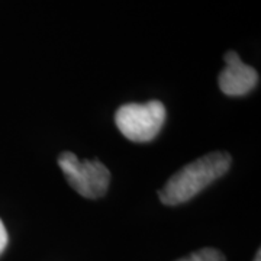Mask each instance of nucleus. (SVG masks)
<instances>
[{"label":"nucleus","instance_id":"39448f33","mask_svg":"<svg viewBox=\"0 0 261 261\" xmlns=\"http://www.w3.org/2000/svg\"><path fill=\"white\" fill-rule=\"evenodd\" d=\"M177 261H225V255L216 248L206 247V248L189 254L186 257H181Z\"/></svg>","mask_w":261,"mask_h":261},{"label":"nucleus","instance_id":"7ed1b4c3","mask_svg":"<svg viewBox=\"0 0 261 261\" xmlns=\"http://www.w3.org/2000/svg\"><path fill=\"white\" fill-rule=\"evenodd\" d=\"M58 166L65 180L75 192L87 199L102 197L111 183V171L99 160H80L75 154L64 151L58 157Z\"/></svg>","mask_w":261,"mask_h":261},{"label":"nucleus","instance_id":"f03ea898","mask_svg":"<svg viewBox=\"0 0 261 261\" xmlns=\"http://www.w3.org/2000/svg\"><path fill=\"white\" fill-rule=\"evenodd\" d=\"M166 122V108L159 100L126 103L115 113V123L132 142H148L160 134Z\"/></svg>","mask_w":261,"mask_h":261},{"label":"nucleus","instance_id":"20e7f679","mask_svg":"<svg viewBox=\"0 0 261 261\" xmlns=\"http://www.w3.org/2000/svg\"><path fill=\"white\" fill-rule=\"evenodd\" d=\"M219 89L226 96H244L258 84V73L251 65L241 61L235 51L225 54V68L218 77Z\"/></svg>","mask_w":261,"mask_h":261},{"label":"nucleus","instance_id":"423d86ee","mask_svg":"<svg viewBox=\"0 0 261 261\" xmlns=\"http://www.w3.org/2000/svg\"><path fill=\"white\" fill-rule=\"evenodd\" d=\"M8 241H9V237H8V231L5 228V225L0 219V254L5 251L6 245H8Z\"/></svg>","mask_w":261,"mask_h":261},{"label":"nucleus","instance_id":"0eeeda50","mask_svg":"<svg viewBox=\"0 0 261 261\" xmlns=\"http://www.w3.org/2000/svg\"><path fill=\"white\" fill-rule=\"evenodd\" d=\"M254 261H261V251L258 250L257 251V254H255V258H254Z\"/></svg>","mask_w":261,"mask_h":261},{"label":"nucleus","instance_id":"f257e3e1","mask_svg":"<svg viewBox=\"0 0 261 261\" xmlns=\"http://www.w3.org/2000/svg\"><path fill=\"white\" fill-rule=\"evenodd\" d=\"M232 157L226 151H214L176 171L159 190L161 203L177 206L186 203L215 180L228 173Z\"/></svg>","mask_w":261,"mask_h":261}]
</instances>
